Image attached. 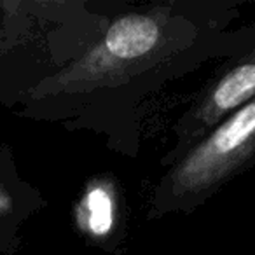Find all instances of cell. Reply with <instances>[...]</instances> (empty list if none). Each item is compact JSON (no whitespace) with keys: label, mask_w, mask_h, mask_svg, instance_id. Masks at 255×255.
<instances>
[{"label":"cell","mask_w":255,"mask_h":255,"mask_svg":"<svg viewBox=\"0 0 255 255\" xmlns=\"http://www.w3.org/2000/svg\"><path fill=\"white\" fill-rule=\"evenodd\" d=\"M166 40L164 14L131 12L121 16L84 56L49 77L42 86L46 84L49 91H81L112 84L152 60Z\"/></svg>","instance_id":"7a4b0ae2"},{"label":"cell","mask_w":255,"mask_h":255,"mask_svg":"<svg viewBox=\"0 0 255 255\" xmlns=\"http://www.w3.org/2000/svg\"><path fill=\"white\" fill-rule=\"evenodd\" d=\"M116 184L105 177L88 182L74 210V222L89 240L105 241L112 238L117 224Z\"/></svg>","instance_id":"277c9868"},{"label":"cell","mask_w":255,"mask_h":255,"mask_svg":"<svg viewBox=\"0 0 255 255\" xmlns=\"http://www.w3.org/2000/svg\"><path fill=\"white\" fill-rule=\"evenodd\" d=\"M255 100V51L222 74L203 91L196 105L177 124V145L168 159L177 163L227 116Z\"/></svg>","instance_id":"3957f363"},{"label":"cell","mask_w":255,"mask_h":255,"mask_svg":"<svg viewBox=\"0 0 255 255\" xmlns=\"http://www.w3.org/2000/svg\"><path fill=\"white\" fill-rule=\"evenodd\" d=\"M254 161L255 100H252L171 164L154 192L150 217L196 208Z\"/></svg>","instance_id":"6da1fadb"},{"label":"cell","mask_w":255,"mask_h":255,"mask_svg":"<svg viewBox=\"0 0 255 255\" xmlns=\"http://www.w3.org/2000/svg\"><path fill=\"white\" fill-rule=\"evenodd\" d=\"M11 206H12V203H11L9 194L4 191V189L0 187V215H2V213H5V212H9V210H11Z\"/></svg>","instance_id":"5b68a950"}]
</instances>
